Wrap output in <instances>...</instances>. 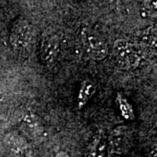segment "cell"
Returning a JSON list of instances; mask_svg holds the SVG:
<instances>
[{
  "mask_svg": "<svg viewBox=\"0 0 157 157\" xmlns=\"http://www.w3.org/2000/svg\"><path fill=\"white\" fill-rule=\"evenodd\" d=\"M113 56L118 67L133 70L140 65L143 51L136 43L127 39H117L113 45Z\"/></svg>",
  "mask_w": 157,
  "mask_h": 157,
  "instance_id": "cell-1",
  "label": "cell"
},
{
  "mask_svg": "<svg viewBox=\"0 0 157 157\" xmlns=\"http://www.w3.org/2000/svg\"><path fill=\"white\" fill-rule=\"evenodd\" d=\"M35 29L25 19H19L13 24L10 34V43L12 48L18 52L27 51L33 44Z\"/></svg>",
  "mask_w": 157,
  "mask_h": 157,
  "instance_id": "cell-2",
  "label": "cell"
},
{
  "mask_svg": "<svg viewBox=\"0 0 157 157\" xmlns=\"http://www.w3.org/2000/svg\"><path fill=\"white\" fill-rule=\"evenodd\" d=\"M82 45L88 56L95 60H101L108 54V45L100 35L91 29L83 28L80 33Z\"/></svg>",
  "mask_w": 157,
  "mask_h": 157,
  "instance_id": "cell-3",
  "label": "cell"
},
{
  "mask_svg": "<svg viewBox=\"0 0 157 157\" xmlns=\"http://www.w3.org/2000/svg\"><path fill=\"white\" fill-rule=\"evenodd\" d=\"M60 41L55 33L45 32L39 45V59L41 63L47 68H52L57 61L59 52Z\"/></svg>",
  "mask_w": 157,
  "mask_h": 157,
  "instance_id": "cell-4",
  "label": "cell"
},
{
  "mask_svg": "<svg viewBox=\"0 0 157 157\" xmlns=\"http://www.w3.org/2000/svg\"><path fill=\"white\" fill-rule=\"evenodd\" d=\"M132 134L128 126H118L113 129L107 138V147L110 153L121 155L128 148Z\"/></svg>",
  "mask_w": 157,
  "mask_h": 157,
  "instance_id": "cell-5",
  "label": "cell"
},
{
  "mask_svg": "<svg viewBox=\"0 0 157 157\" xmlns=\"http://www.w3.org/2000/svg\"><path fill=\"white\" fill-rule=\"evenodd\" d=\"M6 143L14 157H35L32 146L20 135L15 133L8 135L6 138Z\"/></svg>",
  "mask_w": 157,
  "mask_h": 157,
  "instance_id": "cell-6",
  "label": "cell"
},
{
  "mask_svg": "<svg viewBox=\"0 0 157 157\" xmlns=\"http://www.w3.org/2000/svg\"><path fill=\"white\" fill-rule=\"evenodd\" d=\"M107 148V137L103 133H100L96 135L90 142L85 157H105Z\"/></svg>",
  "mask_w": 157,
  "mask_h": 157,
  "instance_id": "cell-7",
  "label": "cell"
},
{
  "mask_svg": "<svg viewBox=\"0 0 157 157\" xmlns=\"http://www.w3.org/2000/svg\"><path fill=\"white\" fill-rule=\"evenodd\" d=\"M22 126L25 131H27L29 135L33 136H37V135H41L43 129H42V125L40 123L39 120L37 119L36 115L33 114H27L25 117L22 120Z\"/></svg>",
  "mask_w": 157,
  "mask_h": 157,
  "instance_id": "cell-8",
  "label": "cell"
},
{
  "mask_svg": "<svg viewBox=\"0 0 157 157\" xmlns=\"http://www.w3.org/2000/svg\"><path fill=\"white\" fill-rule=\"evenodd\" d=\"M95 86L92 81L90 80L85 81L78 92V100H77L78 107H84L86 104V102L89 101L90 98L94 95V94L95 93Z\"/></svg>",
  "mask_w": 157,
  "mask_h": 157,
  "instance_id": "cell-9",
  "label": "cell"
},
{
  "mask_svg": "<svg viewBox=\"0 0 157 157\" xmlns=\"http://www.w3.org/2000/svg\"><path fill=\"white\" fill-rule=\"evenodd\" d=\"M142 41L152 48H155L156 45V30L153 27L148 28L142 36Z\"/></svg>",
  "mask_w": 157,
  "mask_h": 157,
  "instance_id": "cell-10",
  "label": "cell"
},
{
  "mask_svg": "<svg viewBox=\"0 0 157 157\" xmlns=\"http://www.w3.org/2000/svg\"><path fill=\"white\" fill-rule=\"evenodd\" d=\"M143 6L147 11L155 13L157 9V0H144Z\"/></svg>",
  "mask_w": 157,
  "mask_h": 157,
  "instance_id": "cell-11",
  "label": "cell"
},
{
  "mask_svg": "<svg viewBox=\"0 0 157 157\" xmlns=\"http://www.w3.org/2000/svg\"><path fill=\"white\" fill-rule=\"evenodd\" d=\"M55 157H70V156H69V155H68L67 152L60 151V152H59V153H57Z\"/></svg>",
  "mask_w": 157,
  "mask_h": 157,
  "instance_id": "cell-12",
  "label": "cell"
}]
</instances>
